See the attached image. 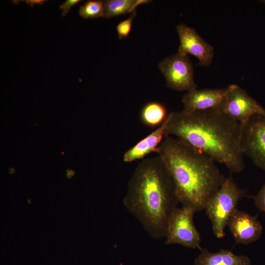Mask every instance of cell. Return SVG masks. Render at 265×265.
I'll return each instance as SVG.
<instances>
[{"label":"cell","mask_w":265,"mask_h":265,"mask_svg":"<svg viewBox=\"0 0 265 265\" xmlns=\"http://www.w3.org/2000/svg\"><path fill=\"white\" fill-rule=\"evenodd\" d=\"M242 124L219 108L170 112L167 136H175L224 164L232 173H241L244 168L241 147Z\"/></svg>","instance_id":"cell-1"},{"label":"cell","mask_w":265,"mask_h":265,"mask_svg":"<svg viewBox=\"0 0 265 265\" xmlns=\"http://www.w3.org/2000/svg\"><path fill=\"white\" fill-rule=\"evenodd\" d=\"M123 202L151 237H165L169 220L179 201L173 179L159 156L145 159L137 165Z\"/></svg>","instance_id":"cell-2"},{"label":"cell","mask_w":265,"mask_h":265,"mask_svg":"<svg viewBox=\"0 0 265 265\" xmlns=\"http://www.w3.org/2000/svg\"><path fill=\"white\" fill-rule=\"evenodd\" d=\"M174 182L183 207L205 208L226 179L208 155L178 138L166 136L157 152Z\"/></svg>","instance_id":"cell-3"},{"label":"cell","mask_w":265,"mask_h":265,"mask_svg":"<svg viewBox=\"0 0 265 265\" xmlns=\"http://www.w3.org/2000/svg\"><path fill=\"white\" fill-rule=\"evenodd\" d=\"M246 191L247 189L239 188L233 177L229 176L226 178L219 190L208 203L205 210L217 238L225 236L224 230L228 221Z\"/></svg>","instance_id":"cell-4"},{"label":"cell","mask_w":265,"mask_h":265,"mask_svg":"<svg viewBox=\"0 0 265 265\" xmlns=\"http://www.w3.org/2000/svg\"><path fill=\"white\" fill-rule=\"evenodd\" d=\"M195 212L189 208H177L171 215L165 236L166 245L178 244L184 247L200 248V235L193 221Z\"/></svg>","instance_id":"cell-5"},{"label":"cell","mask_w":265,"mask_h":265,"mask_svg":"<svg viewBox=\"0 0 265 265\" xmlns=\"http://www.w3.org/2000/svg\"><path fill=\"white\" fill-rule=\"evenodd\" d=\"M241 147L244 155L265 171V112L252 116L242 124Z\"/></svg>","instance_id":"cell-6"},{"label":"cell","mask_w":265,"mask_h":265,"mask_svg":"<svg viewBox=\"0 0 265 265\" xmlns=\"http://www.w3.org/2000/svg\"><path fill=\"white\" fill-rule=\"evenodd\" d=\"M159 68L169 88L187 92L197 88L193 65L187 55L177 52L162 60Z\"/></svg>","instance_id":"cell-7"},{"label":"cell","mask_w":265,"mask_h":265,"mask_svg":"<svg viewBox=\"0 0 265 265\" xmlns=\"http://www.w3.org/2000/svg\"><path fill=\"white\" fill-rule=\"evenodd\" d=\"M219 109L231 119L241 124L252 116L265 112V108L243 88L236 84L227 86V92Z\"/></svg>","instance_id":"cell-8"},{"label":"cell","mask_w":265,"mask_h":265,"mask_svg":"<svg viewBox=\"0 0 265 265\" xmlns=\"http://www.w3.org/2000/svg\"><path fill=\"white\" fill-rule=\"evenodd\" d=\"M176 29L180 39L178 52L194 55L198 58L200 65L209 66L213 57V47L199 36L194 29L184 24L177 25Z\"/></svg>","instance_id":"cell-9"},{"label":"cell","mask_w":265,"mask_h":265,"mask_svg":"<svg viewBox=\"0 0 265 265\" xmlns=\"http://www.w3.org/2000/svg\"><path fill=\"white\" fill-rule=\"evenodd\" d=\"M227 226L237 243L248 244L261 237L263 226L253 216L237 208L230 218Z\"/></svg>","instance_id":"cell-10"},{"label":"cell","mask_w":265,"mask_h":265,"mask_svg":"<svg viewBox=\"0 0 265 265\" xmlns=\"http://www.w3.org/2000/svg\"><path fill=\"white\" fill-rule=\"evenodd\" d=\"M227 92V87L218 89L196 88L188 91L182 99L183 109L187 111H195L219 108Z\"/></svg>","instance_id":"cell-11"},{"label":"cell","mask_w":265,"mask_h":265,"mask_svg":"<svg viewBox=\"0 0 265 265\" xmlns=\"http://www.w3.org/2000/svg\"><path fill=\"white\" fill-rule=\"evenodd\" d=\"M170 118V113L162 125L128 150L124 154L123 161L131 162L142 159L151 153H157L159 147L167 136L166 131Z\"/></svg>","instance_id":"cell-12"},{"label":"cell","mask_w":265,"mask_h":265,"mask_svg":"<svg viewBox=\"0 0 265 265\" xmlns=\"http://www.w3.org/2000/svg\"><path fill=\"white\" fill-rule=\"evenodd\" d=\"M199 249L200 253L195 259L194 265H251L248 256L236 255L230 250L220 249L211 252L206 248Z\"/></svg>","instance_id":"cell-13"},{"label":"cell","mask_w":265,"mask_h":265,"mask_svg":"<svg viewBox=\"0 0 265 265\" xmlns=\"http://www.w3.org/2000/svg\"><path fill=\"white\" fill-rule=\"evenodd\" d=\"M169 114L163 104L158 102H150L142 107L140 119L141 122L148 127H159L166 120Z\"/></svg>","instance_id":"cell-14"},{"label":"cell","mask_w":265,"mask_h":265,"mask_svg":"<svg viewBox=\"0 0 265 265\" xmlns=\"http://www.w3.org/2000/svg\"><path fill=\"white\" fill-rule=\"evenodd\" d=\"M151 1L148 0H106L104 1V17L109 18L114 16L132 13L138 6Z\"/></svg>","instance_id":"cell-15"},{"label":"cell","mask_w":265,"mask_h":265,"mask_svg":"<svg viewBox=\"0 0 265 265\" xmlns=\"http://www.w3.org/2000/svg\"><path fill=\"white\" fill-rule=\"evenodd\" d=\"M79 13L85 19L104 17V1L87 0L80 7Z\"/></svg>","instance_id":"cell-16"},{"label":"cell","mask_w":265,"mask_h":265,"mask_svg":"<svg viewBox=\"0 0 265 265\" xmlns=\"http://www.w3.org/2000/svg\"><path fill=\"white\" fill-rule=\"evenodd\" d=\"M136 15V11L127 19L120 22L116 26V31L120 39L128 37L131 32L132 22Z\"/></svg>","instance_id":"cell-17"},{"label":"cell","mask_w":265,"mask_h":265,"mask_svg":"<svg viewBox=\"0 0 265 265\" xmlns=\"http://www.w3.org/2000/svg\"><path fill=\"white\" fill-rule=\"evenodd\" d=\"M254 198L256 207L265 213V184Z\"/></svg>","instance_id":"cell-18"},{"label":"cell","mask_w":265,"mask_h":265,"mask_svg":"<svg viewBox=\"0 0 265 265\" xmlns=\"http://www.w3.org/2000/svg\"><path fill=\"white\" fill-rule=\"evenodd\" d=\"M80 0H67L59 6L62 10L61 16H65L69 12L70 8L74 5L80 2Z\"/></svg>","instance_id":"cell-19"},{"label":"cell","mask_w":265,"mask_h":265,"mask_svg":"<svg viewBox=\"0 0 265 265\" xmlns=\"http://www.w3.org/2000/svg\"><path fill=\"white\" fill-rule=\"evenodd\" d=\"M26 3L30 5L31 7L35 4H42L45 0H26L25 1Z\"/></svg>","instance_id":"cell-20"},{"label":"cell","mask_w":265,"mask_h":265,"mask_svg":"<svg viewBox=\"0 0 265 265\" xmlns=\"http://www.w3.org/2000/svg\"><path fill=\"white\" fill-rule=\"evenodd\" d=\"M67 171V176L69 177V178H70V176H72V175H74V173H75V172L74 171H73L71 169H69L68 170L66 171Z\"/></svg>","instance_id":"cell-21"}]
</instances>
